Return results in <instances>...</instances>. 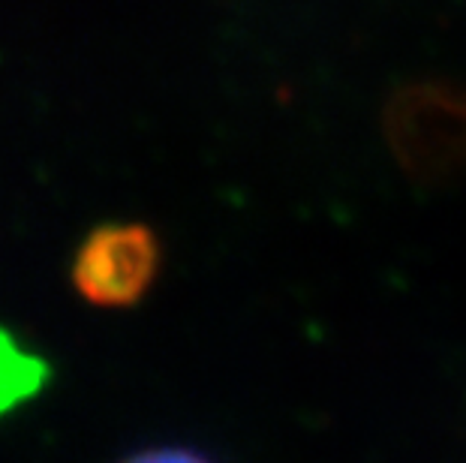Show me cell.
Masks as SVG:
<instances>
[{
	"label": "cell",
	"instance_id": "cell-1",
	"mask_svg": "<svg viewBox=\"0 0 466 463\" xmlns=\"http://www.w3.org/2000/svg\"><path fill=\"white\" fill-rule=\"evenodd\" d=\"M382 133L406 178L458 181L466 175V87L442 78L403 85L382 108Z\"/></svg>",
	"mask_w": 466,
	"mask_h": 463
},
{
	"label": "cell",
	"instance_id": "cell-2",
	"mask_svg": "<svg viewBox=\"0 0 466 463\" xmlns=\"http://www.w3.org/2000/svg\"><path fill=\"white\" fill-rule=\"evenodd\" d=\"M160 238L145 223H103L78 244L73 256L76 292L103 310L133 307L160 274Z\"/></svg>",
	"mask_w": 466,
	"mask_h": 463
},
{
	"label": "cell",
	"instance_id": "cell-3",
	"mask_svg": "<svg viewBox=\"0 0 466 463\" xmlns=\"http://www.w3.org/2000/svg\"><path fill=\"white\" fill-rule=\"evenodd\" d=\"M46 379L48 364L36 352L25 349L15 334L0 328V416L18 409L43 391Z\"/></svg>",
	"mask_w": 466,
	"mask_h": 463
},
{
	"label": "cell",
	"instance_id": "cell-4",
	"mask_svg": "<svg viewBox=\"0 0 466 463\" xmlns=\"http://www.w3.org/2000/svg\"><path fill=\"white\" fill-rule=\"evenodd\" d=\"M121 463H214V460H208L205 455H199V451H193V448L166 446V448H145Z\"/></svg>",
	"mask_w": 466,
	"mask_h": 463
}]
</instances>
